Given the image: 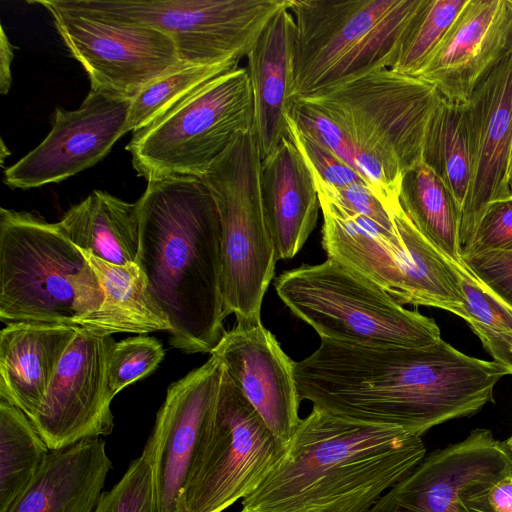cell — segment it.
<instances>
[{
    "mask_svg": "<svg viewBox=\"0 0 512 512\" xmlns=\"http://www.w3.org/2000/svg\"><path fill=\"white\" fill-rule=\"evenodd\" d=\"M425 456L420 436L313 407L241 512H369Z\"/></svg>",
    "mask_w": 512,
    "mask_h": 512,
    "instance_id": "cell-1",
    "label": "cell"
},
{
    "mask_svg": "<svg viewBox=\"0 0 512 512\" xmlns=\"http://www.w3.org/2000/svg\"><path fill=\"white\" fill-rule=\"evenodd\" d=\"M136 203V263L169 320V342L187 354L211 353L226 318L214 198L200 178L176 176L148 181Z\"/></svg>",
    "mask_w": 512,
    "mask_h": 512,
    "instance_id": "cell-2",
    "label": "cell"
},
{
    "mask_svg": "<svg viewBox=\"0 0 512 512\" xmlns=\"http://www.w3.org/2000/svg\"><path fill=\"white\" fill-rule=\"evenodd\" d=\"M343 130L359 153V172L392 211L403 174L422 161L425 135L442 96L429 83L383 68L299 97Z\"/></svg>",
    "mask_w": 512,
    "mask_h": 512,
    "instance_id": "cell-3",
    "label": "cell"
},
{
    "mask_svg": "<svg viewBox=\"0 0 512 512\" xmlns=\"http://www.w3.org/2000/svg\"><path fill=\"white\" fill-rule=\"evenodd\" d=\"M98 277L58 223L0 209V319L81 327L98 310Z\"/></svg>",
    "mask_w": 512,
    "mask_h": 512,
    "instance_id": "cell-4",
    "label": "cell"
},
{
    "mask_svg": "<svg viewBox=\"0 0 512 512\" xmlns=\"http://www.w3.org/2000/svg\"><path fill=\"white\" fill-rule=\"evenodd\" d=\"M425 0H290L294 98L392 68Z\"/></svg>",
    "mask_w": 512,
    "mask_h": 512,
    "instance_id": "cell-5",
    "label": "cell"
},
{
    "mask_svg": "<svg viewBox=\"0 0 512 512\" xmlns=\"http://www.w3.org/2000/svg\"><path fill=\"white\" fill-rule=\"evenodd\" d=\"M277 295L320 336L362 346L423 347L441 339L432 318L409 310L386 291L332 258L282 272Z\"/></svg>",
    "mask_w": 512,
    "mask_h": 512,
    "instance_id": "cell-6",
    "label": "cell"
},
{
    "mask_svg": "<svg viewBox=\"0 0 512 512\" xmlns=\"http://www.w3.org/2000/svg\"><path fill=\"white\" fill-rule=\"evenodd\" d=\"M323 215L321 244L332 258L377 285L399 303L443 309L468 320L458 266L440 253L399 205L394 222L403 245L318 193Z\"/></svg>",
    "mask_w": 512,
    "mask_h": 512,
    "instance_id": "cell-7",
    "label": "cell"
},
{
    "mask_svg": "<svg viewBox=\"0 0 512 512\" xmlns=\"http://www.w3.org/2000/svg\"><path fill=\"white\" fill-rule=\"evenodd\" d=\"M262 158L252 131L236 136L200 178L221 224V291L225 316L261 323L264 295L277 262L261 196Z\"/></svg>",
    "mask_w": 512,
    "mask_h": 512,
    "instance_id": "cell-8",
    "label": "cell"
},
{
    "mask_svg": "<svg viewBox=\"0 0 512 512\" xmlns=\"http://www.w3.org/2000/svg\"><path fill=\"white\" fill-rule=\"evenodd\" d=\"M254 124V100L246 67L226 72L149 126L126 146L132 166L147 181L201 178L233 139Z\"/></svg>",
    "mask_w": 512,
    "mask_h": 512,
    "instance_id": "cell-9",
    "label": "cell"
},
{
    "mask_svg": "<svg viewBox=\"0 0 512 512\" xmlns=\"http://www.w3.org/2000/svg\"><path fill=\"white\" fill-rule=\"evenodd\" d=\"M66 10L160 30L183 63L247 56L271 18L290 0H53Z\"/></svg>",
    "mask_w": 512,
    "mask_h": 512,
    "instance_id": "cell-10",
    "label": "cell"
},
{
    "mask_svg": "<svg viewBox=\"0 0 512 512\" xmlns=\"http://www.w3.org/2000/svg\"><path fill=\"white\" fill-rule=\"evenodd\" d=\"M287 448L224 369L215 411L177 512H223L254 491Z\"/></svg>",
    "mask_w": 512,
    "mask_h": 512,
    "instance_id": "cell-11",
    "label": "cell"
},
{
    "mask_svg": "<svg viewBox=\"0 0 512 512\" xmlns=\"http://www.w3.org/2000/svg\"><path fill=\"white\" fill-rule=\"evenodd\" d=\"M28 3L50 12L71 55L86 70L92 90L131 100L183 63L172 38L155 28L76 13L53 0Z\"/></svg>",
    "mask_w": 512,
    "mask_h": 512,
    "instance_id": "cell-12",
    "label": "cell"
},
{
    "mask_svg": "<svg viewBox=\"0 0 512 512\" xmlns=\"http://www.w3.org/2000/svg\"><path fill=\"white\" fill-rule=\"evenodd\" d=\"M112 335L78 327L44 402L30 420L50 450L109 435L114 427L108 383Z\"/></svg>",
    "mask_w": 512,
    "mask_h": 512,
    "instance_id": "cell-13",
    "label": "cell"
},
{
    "mask_svg": "<svg viewBox=\"0 0 512 512\" xmlns=\"http://www.w3.org/2000/svg\"><path fill=\"white\" fill-rule=\"evenodd\" d=\"M512 474V452L488 429L437 449L390 488L369 512H468L467 491Z\"/></svg>",
    "mask_w": 512,
    "mask_h": 512,
    "instance_id": "cell-14",
    "label": "cell"
},
{
    "mask_svg": "<svg viewBox=\"0 0 512 512\" xmlns=\"http://www.w3.org/2000/svg\"><path fill=\"white\" fill-rule=\"evenodd\" d=\"M223 364L211 355L173 382L145 445L154 471L158 512H177L178 501L212 420Z\"/></svg>",
    "mask_w": 512,
    "mask_h": 512,
    "instance_id": "cell-15",
    "label": "cell"
},
{
    "mask_svg": "<svg viewBox=\"0 0 512 512\" xmlns=\"http://www.w3.org/2000/svg\"><path fill=\"white\" fill-rule=\"evenodd\" d=\"M130 99L90 89L75 110L57 108L45 139L4 171L10 188L58 183L94 166L122 137Z\"/></svg>",
    "mask_w": 512,
    "mask_h": 512,
    "instance_id": "cell-16",
    "label": "cell"
},
{
    "mask_svg": "<svg viewBox=\"0 0 512 512\" xmlns=\"http://www.w3.org/2000/svg\"><path fill=\"white\" fill-rule=\"evenodd\" d=\"M471 154L470 188L461 212L463 255L486 208L511 197L512 51L481 80L465 104Z\"/></svg>",
    "mask_w": 512,
    "mask_h": 512,
    "instance_id": "cell-17",
    "label": "cell"
},
{
    "mask_svg": "<svg viewBox=\"0 0 512 512\" xmlns=\"http://www.w3.org/2000/svg\"><path fill=\"white\" fill-rule=\"evenodd\" d=\"M510 51V1L466 0L414 77L431 84L445 100L466 104L481 80Z\"/></svg>",
    "mask_w": 512,
    "mask_h": 512,
    "instance_id": "cell-18",
    "label": "cell"
},
{
    "mask_svg": "<svg viewBox=\"0 0 512 512\" xmlns=\"http://www.w3.org/2000/svg\"><path fill=\"white\" fill-rule=\"evenodd\" d=\"M220 359L232 382L269 430L289 444L299 422L300 397L294 363L261 323L236 324L224 331L210 353Z\"/></svg>",
    "mask_w": 512,
    "mask_h": 512,
    "instance_id": "cell-19",
    "label": "cell"
},
{
    "mask_svg": "<svg viewBox=\"0 0 512 512\" xmlns=\"http://www.w3.org/2000/svg\"><path fill=\"white\" fill-rule=\"evenodd\" d=\"M289 7L271 18L246 56L254 100L252 133L262 159L288 137L296 48V23Z\"/></svg>",
    "mask_w": 512,
    "mask_h": 512,
    "instance_id": "cell-20",
    "label": "cell"
},
{
    "mask_svg": "<svg viewBox=\"0 0 512 512\" xmlns=\"http://www.w3.org/2000/svg\"><path fill=\"white\" fill-rule=\"evenodd\" d=\"M261 196L276 258H293L314 230L321 210L312 172L289 138L261 164Z\"/></svg>",
    "mask_w": 512,
    "mask_h": 512,
    "instance_id": "cell-21",
    "label": "cell"
},
{
    "mask_svg": "<svg viewBox=\"0 0 512 512\" xmlns=\"http://www.w3.org/2000/svg\"><path fill=\"white\" fill-rule=\"evenodd\" d=\"M77 330L78 326L63 324L7 323L0 332V399L31 420Z\"/></svg>",
    "mask_w": 512,
    "mask_h": 512,
    "instance_id": "cell-22",
    "label": "cell"
},
{
    "mask_svg": "<svg viewBox=\"0 0 512 512\" xmlns=\"http://www.w3.org/2000/svg\"><path fill=\"white\" fill-rule=\"evenodd\" d=\"M105 447L98 437L50 450L8 512H94L112 467Z\"/></svg>",
    "mask_w": 512,
    "mask_h": 512,
    "instance_id": "cell-23",
    "label": "cell"
},
{
    "mask_svg": "<svg viewBox=\"0 0 512 512\" xmlns=\"http://www.w3.org/2000/svg\"><path fill=\"white\" fill-rule=\"evenodd\" d=\"M79 249L106 262H136L139 249L137 203L94 190L57 222Z\"/></svg>",
    "mask_w": 512,
    "mask_h": 512,
    "instance_id": "cell-24",
    "label": "cell"
},
{
    "mask_svg": "<svg viewBox=\"0 0 512 512\" xmlns=\"http://www.w3.org/2000/svg\"><path fill=\"white\" fill-rule=\"evenodd\" d=\"M81 252L104 292L101 307L85 318L82 328L109 335L169 331V320L153 300L146 276L136 262L117 265Z\"/></svg>",
    "mask_w": 512,
    "mask_h": 512,
    "instance_id": "cell-25",
    "label": "cell"
},
{
    "mask_svg": "<svg viewBox=\"0 0 512 512\" xmlns=\"http://www.w3.org/2000/svg\"><path fill=\"white\" fill-rule=\"evenodd\" d=\"M399 202L420 233L446 258L464 267L461 208L442 179L423 161L403 174Z\"/></svg>",
    "mask_w": 512,
    "mask_h": 512,
    "instance_id": "cell-26",
    "label": "cell"
},
{
    "mask_svg": "<svg viewBox=\"0 0 512 512\" xmlns=\"http://www.w3.org/2000/svg\"><path fill=\"white\" fill-rule=\"evenodd\" d=\"M422 161L446 184L462 212L471 182V154L465 104L442 99L427 128Z\"/></svg>",
    "mask_w": 512,
    "mask_h": 512,
    "instance_id": "cell-27",
    "label": "cell"
},
{
    "mask_svg": "<svg viewBox=\"0 0 512 512\" xmlns=\"http://www.w3.org/2000/svg\"><path fill=\"white\" fill-rule=\"evenodd\" d=\"M49 451L24 412L0 399V512L25 492Z\"/></svg>",
    "mask_w": 512,
    "mask_h": 512,
    "instance_id": "cell-28",
    "label": "cell"
},
{
    "mask_svg": "<svg viewBox=\"0 0 512 512\" xmlns=\"http://www.w3.org/2000/svg\"><path fill=\"white\" fill-rule=\"evenodd\" d=\"M239 61L181 63L150 82L130 100L123 134L136 132L159 120L210 81L237 68Z\"/></svg>",
    "mask_w": 512,
    "mask_h": 512,
    "instance_id": "cell-29",
    "label": "cell"
},
{
    "mask_svg": "<svg viewBox=\"0 0 512 512\" xmlns=\"http://www.w3.org/2000/svg\"><path fill=\"white\" fill-rule=\"evenodd\" d=\"M465 3L466 0H425L391 69L403 75L415 76L436 49Z\"/></svg>",
    "mask_w": 512,
    "mask_h": 512,
    "instance_id": "cell-30",
    "label": "cell"
},
{
    "mask_svg": "<svg viewBox=\"0 0 512 512\" xmlns=\"http://www.w3.org/2000/svg\"><path fill=\"white\" fill-rule=\"evenodd\" d=\"M94 512H158L152 459L146 447L113 488L102 493Z\"/></svg>",
    "mask_w": 512,
    "mask_h": 512,
    "instance_id": "cell-31",
    "label": "cell"
},
{
    "mask_svg": "<svg viewBox=\"0 0 512 512\" xmlns=\"http://www.w3.org/2000/svg\"><path fill=\"white\" fill-rule=\"evenodd\" d=\"M164 355L162 344L154 337L140 335L115 342L108 367L113 395L153 372Z\"/></svg>",
    "mask_w": 512,
    "mask_h": 512,
    "instance_id": "cell-32",
    "label": "cell"
},
{
    "mask_svg": "<svg viewBox=\"0 0 512 512\" xmlns=\"http://www.w3.org/2000/svg\"><path fill=\"white\" fill-rule=\"evenodd\" d=\"M315 181L317 192L328 197L345 210L374 224L381 234L395 245H403V239L390 212L366 183L334 188Z\"/></svg>",
    "mask_w": 512,
    "mask_h": 512,
    "instance_id": "cell-33",
    "label": "cell"
},
{
    "mask_svg": "<svg viewBox=\"0 0 512 512\" xmlns=\"http://www.w3.org/2000/svg\"><path fill=\"white\" fill-rule=\"evenodd\" d=\"M288 137L295 143L307 162L314 180L334 188L355 183H366L362 176L348 164L304 134L287 116Z\"/></svg>",
    "mask_w": 512,
    "mask_h": 512,
    "instance_id": "cell-34",
    "label": "cell"
},
{
    "mask_svg": "<svg viewBox=\"0 0 512 512\" xmlns=\"http://www.w3.org/2000/svg\"><path fill=\"white\" fill-rule=\"evenodd\" d=\"M491 251H512V197L494 201L486 208L462 257Z\"/></svg>",
    "mask_w": 512,
    "mask_h": 512,
    "instance_id": "cell-35",
    "label": "cell"
},
{
    "mask_svg": "<svg viewBox=\"0 0 512 512\" xmlns=\"http://www.w3.org/2000/svg\"><path fill=\"white\" fill-rule=\"evenodd\" d=\"M462 260L485 288L512 309V251L483 252Z\"/></svg>",
    "mask_w": 512,
    "mask_h": 512,
    "instance_id": "cell-36",
    "label": "cell"
},
{
    "mask_svg": "<svg viewBox=\"0 0 512 512\" xmlns=\"http://www.w3.org/2000/svg\"><path fill=\"white\" fill-rule=\"evenodd\" d=\"M461 500L468 512H512V474L467 491Z\"/></svg>",
    "mask_w": 512,
    "mask_h": 512,
    "instance_id": "cell-37",
    "label": "cell"
},
{
    "mask_svg": "<svg viewBox=\"0 0 512 512\" xmlns=\"http://www.w3.org/2000/svg\"><path fill=\"white\" fill-rule=\"evenodd\" d=\"M14 57V46L8 39L4 28L1 26L0 37V92L6 95L9 92L12 76L11 63Z\"/></svg>",
    "mask_w": 512,
    "mask_h": 512,
    "instance_id": "cell-38",
    "label": "cell"
},
{
    "mask_svg": "<svg viewBox=\"0 0 512 512\" xmlns=\"http://www.w3.org/2000/svg\"><path fill=\"white\" fill-rule=\"evenodd\" d=\"M491 356L494 361L507 368L508 375H512V342L509 345L496 350Z\"/></svg>",
    "mask_w": 512,
    "mask_h": 512,
    "instance_id": "cell-39",
    "label": "cell"
},
{
    "mask_svg": "<svg viewBox=\"0 0 512 512\" xmlns=\"http://www.w3.org/2000/svg\"><path fill=\"white\" fill-rule=\"evenodd\" d=\"M9 154H10V153H9V150H8V148H6V147H5L4 142H3V140H2V141H1V152H0V155H1V156H0V157H1V162H3V161H4V159H5V155H9Z\"/></svg>",
    "mask_w": 512,
    "mask_h": 512,
    "instance_id": "cell-40",
    "label": "cell"
},
{
    "mask_svg": "<svg viewBox=\"0 0 512 512\" xmlns=\"http://www.w3.org/2000/svg\"><path fill=\"white\" fill-rule=\"evenodd\" d=\"M509 189H510V195L512 197V166H511L510 175H509Z\"/></svg>",
    "mask_w": 512,
    "mask_h": 512,
    "instance_id": "cell-41",
    "label": "cell"
},
{
    "mask_svg": "<svg viewBox=\"0 0 512 512\" xmlns=\"http://www.w3.org/2000/svg\"><path fill=\"white\" fill-rule=\"evenodd\" d=\"M506 444L510 451L512 452V436L506 441Z\"/></svg>",
    "mask_w": 512,
    "mask_h": 512,
    "instance_id": "cell-42",
    "label": "cell"
},
{
    "mask_svg": "<svg viewBox=\"0 0 512 512\" xmlns=\"http://www.w3.org/2000/svg\"><path fill=\"white\" fill-rule=\"evenodd\" d=\"M509 1H510V0H509ZM510 3H511V1H510ZM511 4H512V3H511ZM511 166H512V165H511Z\"/></svg>",
    "mask_w": 512,
    "mask_h": 512,
    "instance_id": "cell-43",
    "label": "cell"
},
{
    "mask_svg": "<svg viewBox=\"0 0 512 512\" xmlns=\"http://www.w3.org/2000/svg\"><path fill=\"white\" fill-rule=\"evenodd\" d=\"M510 1H511V3H512V0H510Z\"/></svg>",
    "mask_w": 512,
    "mask_h": 512,
    "instance_id": "cell-44",
    "label": "cell"
}]
</instances>
